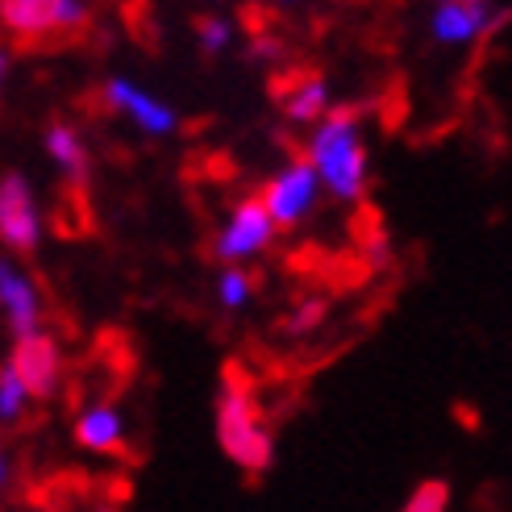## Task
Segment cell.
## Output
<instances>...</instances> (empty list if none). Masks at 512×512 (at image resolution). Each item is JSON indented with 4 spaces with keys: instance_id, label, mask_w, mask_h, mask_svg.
I'll use <instances>...</instances> for the list:
<instances>
[{
    "instance_id": "1",
    "label": "cell",
    "mask_w": 512,
    "mask_h": 512,
    "mask_svg": "<svg viewBox=\"0 0 512 512\" xmlns=\"http://www.w3.org/2000/svg\"><path fill=\"white\" fill-rule=\"evenodd\" d=\"M217 442L221 454L246 471L250 479H259L275 467V433L263 417L259 392H254V375L242 363L221 367V388H217Z\"/></svg>"
},
{
    "instance_id": "2",
    "label": "cell",
    "mask_w": 512,
    "mask_h": 512,
    "mask_svg": "<svg viewBox=\"0 0 512 512\" xmlns=\"http://www.w3.org/2000/svg\"><path fill=\"white\" fill-rule=\"evenodd\" d=\"M304 163L313 167L321 196L329 192L342 204H358L367 196V171H371V155H367V134H363V117L358 109H329L317 125H309V138H304Z\"/></svg>"
},
{
    "instance_id": "3",
    "label": "cell",
    "mask_w": 512,
    "mask_h": 512,
    "mask_svg": "<svg viewBox=\"0 0 512 512\" xmlns=\"http://www.w3.org/2000/svg\"><path fill=\"white\" fill-rule=\"evenodd\" d=\"M275 238H279V229H275L271 217L263 213V204L254 200V196H246V200H238L234 209L225 213V221L217 225L209 254H213L221 267H246L250 259L267 254Z\"/></svg>"
},
{
    "instance_id": "4",
    "label": "cell",
    "mask_w": 512,
    "mask_h": 512,
    "mask_svg": "<svg viewBox=\"0 0 512 512\" xmlns=\"http://www.w3.org/2000/svg\"><path fill=\"white\" fill-rule=\"evenodd\" d=\"M88 17H92V9L84 0H0V25L21 42L80 34Z\"/></svg>"
},
{
    "instance_id": "5",
    "label": "cell",
    "mask_w": 512,
    "mask_h": 512,
    "mask_svg": "<svg viewBox=\"0 0 512 512\" xmlns=\"http://www.w3.org/2000/svg\"><path fill=\"white\" fill-rule=\"evenodd\" d=\"M254 200L263 204V213L271 217L275 229H296V225H304L313 217L317 200H321V184H317L313 167L296 155V159H288L284 167L267 179L263 192Z\"/></svg>"
},
{
    "instance_id": "6",
    "label": "cell",
    "mask_w": 512,
    "mask_h": 512,
    "mask_svg": "<svg viewBox=\"0 0 512 512\" xmlns=\"http://www.w3.org/2000/svg\"><path fill=\"white\" fill-rule=\"evenodd\" d=\"M100 100H105V109L125 117L134 125V130H142L146 138H171L179 130V113L175 105H167L163 96H155L150 88H142L138 80H130V75H109L105 88H100Z\"/></svg>"
},
{
    "instance_id": "7",
    "label": "cell",
    "mask_w": 512,
    "mask_h": 512,
    "mask_svg": "<svg viewBox=\"0 0 512 512\" xmlns=\"http://www.w3.org/2000/svg\"><path fill=\"white\" fill-rule=\"evenodd\" d=\"M5 367L17 375V383L25 388V396L38 400V404L59 396L63 371H67V367H63V346H59L55 334H46V329H38V334L13 342Z\"/></svg>"
},
{
    "instance_id": "8",
    "label": "cell",
    "mask_w": 512,
    "mask_h": 512,
    "mask_svg": "<svg viewBox=\"0 0 512 512\" xmlns=\"http://www.w3.org/2000/svg\"><path fill=\"white\" fill-rule=\"evenodd\" d=\"M42 242V213L25 171L0 175V246L5 254H34Z\"/></svg>"
},
{
    "instance_id": "9",
    "label": "cell",
    "mask_w": 512,
    "mask_h": 512,
    "mask_svg": "<svg viewBox=\"0 0 512 512\" xmlns=\"http://www.w3.org/2000/svg\"><path fill=\"white\" fill-rule=\"evenodd\" d=\"M508 21V9L488 0H438L429 9V38L438 46H475Z\"/></svg>"
},
{
    "instance_id": "10",
    "label": "cell",
    "mask_w": 512,
    "mask_h": 512,
    "mask_svg": "<svg viewBox=\"0 0 512 512\" xmlns=\"http://www.w3.org/2000/svg\"><path fill=\"white\" fill-rule=\"evenodd\" d=\"M0 325L9 329V342H21L42 329V292L34 275L5 250H0Z\"/></svg>"
},
{
    "instance_id": "11",
    "label": "cell",
    "mask_w": 512,
    "mask_h": 512,
    "mask_svg": "<svg viewBox=\"0 0 512 512\" xmlns=\"http://www.w3.org/2000/svg\"><path fill=\"white\" fill-rule=\"evenodd\" d=\"M75 446L88 454H117L125 446V417L113 400H88L71 421Z\"/></svg>"
},
{
    "instance_id": "12",
    "label": "cell",
    "mask_w": 512,
    "mask_h": 512,
    "mask_svg": "<svg viewBox=\"0 0 512 512\" xmlns=\"http://www.w3.org/2000/svg\"><path fill=\"white\" fill-rule=\"evenodd\" d=\"M42 150H46V159L55 163V171L67 179V184H75V188L88 184V171H92L88 142L71 121H50L42 130Z\"/></svg>"
},
{
    "instance_id": "13",
    "label": "cell",
    "mask_w": 512,
    "mask_h": 512,
    "mask_svg": "<svg viewBox=\"0 0 512 512\" xmlns=\"http://www.w3.org/2000/svg\"><path fill=\"white\" fill-rule=\"evenodd\" d=\"M279 109H284V117L292 125H304V130H309V125H317L329 109H334V92H329V84L317 71H309V75H300V80H292V88L279 92Z\"/></svg>"
},
{
    "instance_id": "14",
    "label": "cell",
    "mask_w": 512,
    "mask_h": 512,
    "mask_svg": "<svg viewBox=\"0 0 512 512\" xmlns=\"http://www.w3.org/2000/svg\"><path fill=\"white\" fill-rule=\"evenodd\" d=\"M213 292H217V304L225 313H242L254 296V275L246 267H221Z\"/></svg>"
},
{
    "instance_id": "15",
    "label": "cell",
    "mask_w": 512,
    "mask_h": 512,
    "mask_svg": "<svg viewBox=\"0 0 512 512\" xmlns=\"http://www.w3.org/2000/svg\"><path fill=\"white\" fill-rule=\"evenodd\" d=\"M192 34H196L200 55H225V50L234 46V38H238V25L229 21V17H217V13H209V17H196Z\"/></svg>"
},
{
    "instance_id": "16",
    "label": "cell",
    "mask_w": 512,
    "mask_h": 512,
    "mask_svg": "<svg viewBox=\"0 0 512 512\" xmlns=\"http://www.w3.org/2000/svg\"><path fill=\"white\" fill-rule=\"evenodd\" d=\"M30 404H34V400L25 396V388L17 383V375H13L9 367H0V425H17Z\"/></svg>"
},
{
    "instance_id": "17",
    "label": "cell",
    "mask_w": 512,
    "mask_h": 512,
    "mask_svg": "<svg viewBox=\"0 0 512 512\" xmlns=\"http://www.w3.org/2000/svg\"><path fill=\"white\" fill-rule=\"evenodd\" d=\"M446 508H450V483L446 479H421L400 512H446Z\"/></svg>"
},
{
    "instance_id": "18",
    "label": "cell",
    "mask_w": 512,
    "mask_h": 512,
    "mask_svg": "<svg viewBox=\"0 0 512 512\" xmlns=\"http://www.w3.org/2000/svg\"><path fill=\"white\" fill-rule=\"evenodd\" d=\"M321 313H325V304H321V300L296 304V309H292V317L284 321V329H288V334H304V329H313V325L321 321Z\"/></svg>"
},
{
    "instance_id": "19",
    "label": "cell",
    "mask_w": 512,
    "mask_h": 512,
    "mask_svg": "<svg viewBox=\"0 0 512 512\" xmlns=\"http://www.w3.org/2000/svg\"><path fill=\"white\" fill-rule=\"evenodd\" d=\"M9 479H13V467H9V454L0 450V496L9 492Z\"/></svg>"
},
{
    "instance_id": "20",
    "label": "cell",
    "mask_w": 512,
    "mask_h": 512,
    "mask_svg": "<svg viewBox=\"0 0 512 512\" xmlns=\"http://www.w3.org/2000/svg\"><path fill=\"white\" fill-rule=\"evenodd\" d=\"M5 75H9V50L0 46V92H5Z\"/></svg>"
}]
</instances>
